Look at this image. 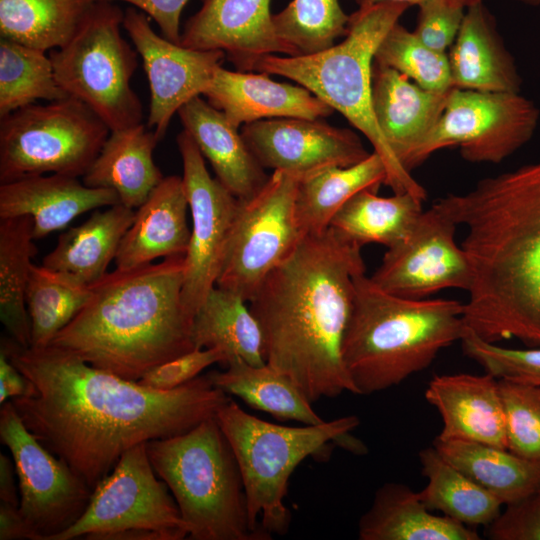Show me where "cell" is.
<instances>
[{"label": "cell", "instance_id": "5bb4252c", "mask_svg": "<svg viewBox=\"0 0 540 540\" xmlns=\"http://www.w3.org/2000/svg\"><path fill=\"white\" fill-rule=\"evenodd\" d=\"M0 440L15 465L20 511L52 540L81 517L92 488L27 429L11 400L1 404Z\"/></svg>", "mask_w": 540, "mask_h": 540}, {"label": "cell", "instance_id": "d590c367", "mask_svg": "<svg viewBox=\"0 0 540 540\" xmlns=\"http://www.w3.org/2000/svg\"><path fill=\"white\" fill-rule=\"evenodd\" d=\"M426 486L419 497L430 511H439L461 524L487 526L501 512V502L447 461L434 447L419 452Z\"/></svg>", "mask_w": 540, "mask_h": 540}, {"label": "cell", "instance_id": "7c38bea8", "mask_svg": "<svg viewBox=\"0 0 540 540\" xmlns=\"http://www.w3.org/2000/svg\"><path fill=\"white\" fill-rule=\"evenodd\" d=\"M539 109L520 92H481L452 88L440 119L413 153L411 172L431 154L458 146L463 159L500 163L526 144L539 121Z\"/></svg>", "mask_w": 540, "mask_h": 540}, {"label": "cell", "instance_id": "b9f144b4", "mask_svg": "<svg viewBox=\"0 0 540 540\" xmlns=\"http://www.w3.org/2000/svg\"><path fill=\"white\" fill-rule=\"evenodd\" d=\"M505 415L507 449L540 461V385L519 379H498Z\"/></svg>", "mask_w": 540, "mask_h": 540}, {"label": "cell", "instance_id": "9c48e42d", "mask_svg": "<svg viewBox=\"0 0 540 540\" xmlns=\"http://www.w3.org/2000/svg\"><path fill=\"white\" fill-rule=\"evenodd\" d=\"M124 11L101 1L76 34L49 52L61 88L93 110L110 128L142 123V103L131 87L138 52L122 37Z\"/></svg>", "mask_w": 540, "mask_h": 540}, {"label": "cell", "instance_id": "44dd1931", "mask_svg": "<svg viewBox=\"0 0 540 540\" xmlns=\"http://www.w3.org/2000/svg\"><path fill=\"white\" fill-rule=\"evenodd\" d=\"M120 203L113 189L88 187L68 175H33L0 183V219L30 216L34 240L64 229L85 212Z\"/></svg>", "mask_w": 540, "mask_h": 540}, {"label": "cell", "instance_id": "74e56055", "mask_svg": "<svg viewBox=\"0 0 540 540\" xmlns=\"http://www.w3.org/2000/svg\"><path fill=\"white\" fill-rule=\"evenodd\" d=\"M66 97L45 51L0 37V118L37 100Z\"/></svg>", "mask_w": 540, "mask_h": 540}, {"label": "cell", "instance_id": "277c9868", "mask_svg": "<svg viewBox=\"0 0 540 540\" xmlns=\"http://www.w3.org/2000/svg\"><path fill=\"white\" fill-rule=\"evenodd\" d=\"M185 255L107 272L49 345L121 378L138 381L195 348L184 305Z\"/></svg>", "mask_w": 540, "mask_h": 540}, {"label": "cell", "instance_id": "9a60e30c", "mask_svg": "<svg viewBox=\"0 0 540 540\" xmlns=\"http://www.w3.org/2000/svg\"><path fill=\"white\" fill-rule=\"evenodd\" d=\"M183 164V183L192 218L185 254L182 298L195 316L216 286L239 207V199L209 174L200 150L183 130L177 136Z\"/></svg>", "mask_w": 540, "mask_h": 540}, {"label": "cell", "instance_id": "db71d44e", "mask_svg": "<svg viewBox=\"0 0 540 540\" xmlns=\"http://www.w3.org/2000/svg\"><path fill=\"white\" fill-rule=\"evenodd\" d=\"M511 379H519V380H523V381H526V382H530V383L540 385V378H511Z\"/></svg>", "mask_w": 540, "mask_h": 540}, {"label": "cell", "instance_id": "8992f818", "mask_svg": "<svg viewBox=\"0 0 540 540\" xmlns=\"http://www.w3.org/2000/svg\"><path fill=\"white\" fill-rule=\"evenodd\" d=\"M410 6L385 2L359 7L350 15L344 40L319 53L260 57L252 71L289 78L340 112L362 132L382 158L394 193L409 192L423 201L426 191L397 160L386 143L372 107V65L375 51L390 28Z\"/></svg>", "mask_w": 540, "mask_h": 540}, {"label": "cell", "instance_id": "d6a6232c", "mask_svg": "<svg viewBox=\"0 0 540 540\" xmlns=\"http://www.w3.org/2000/svg\"><path fill=\"white\" fill-rule=\"evenodd\" d=\"M224 371H210L213 384L228 395H234L250 407L269 413L279 421H296L305 425L324 420L313 410L312 403L286 375L267 364L254 366L242 359H232Z\"/></svg>", "mask_w": 540, "mask_h": 540}, {"label": "cell", "instance_id": "c3c4849f", "mask_svg": "<svg viewBox=\"0 0 540 540\" xmlns=\"http://www.w3.org/2000/svg\"><path fill=\"white\" fill-rule=\"evenodd\" d=\"M44 540L19 506L0 501V540Z\"/></svg>", "mask_w": 540, "mask_h": 540}, {"label": "cell", "instance_id": "7bdbcfd3", "mask_svg": "<svg viewBox=\"0 0 540 540\" xmlns=\"http://www.w3.org/2000/svg\"><path fill=\"white\" fill-rule=\"evenodd\" d=\"M460 342L464 354L497 379L540 378V347H502L481 339L468 327Z\"/></svg>", "mask_w": 540, "mask_h": 540}, {"label": "cell", "instance_id": "ba28073f", "mask_svg": "<svg viewBox=\"0 0 540 540\" xmlns=\"http://www.w3.org/2000/svg\"><path fill=\"white\" fill-rule=\"evenodd\" d=\"M149 460L168 486L192 540H269L251 526L232 447L216 417L146 443Z\"/></svg>", "mask_w": 540, "mask_h": 540}, {"label": "cell", "instance_id": "d4e9b609", "mask_svg": "<svg viewBox=\"0 0 540 540\" xmlns=\"http://www.w3.org/2000/svg\"><path fill=\"white\" fill-rule=\"evenodd\" d=\"M177 113L184 130L210 162L216 178L234 196L246 200L262 189L269 175L223 112L196 96Z\"/></svg>", "mask_w": 540, "mask_h": 540}, {"label": "cell", "instance_id": "f6af8a7d", "mask_svg": "<svg viewBox=\"0 0 540 540\" xmlns=\"http://www.w3.org/2000/svg\"><path fill=\"white\" fill-rule=\"evenodd\" d=\"M226 354L218 348L194 349L148 371L138 382L157 390L175 389L215 363L225 365Z\"/></svg>", "mask_w": 540, "mask_h": 540}, {"label": "cell", "instance_id": "484cf974", "mask_svg": "<svg viewBox=\"0 0 540 540\" xmlns=\"http://www.w3.org/2000/svg\"><path fill=\"white\" fill-rule=\"evenodd\" d=\"M466 9L447 52L452 86L481 92H520V75L493 16L482 2Z\"/></svg>", "mask_w": 540, "mask_h": 540}, {"label": "cell", "instance_id": "816d5d0a", "mask_svg": "<svg viewBox=\"0 0 540 540\" xmlns=\"http://www.w3.org/2000/svg\"><path fill=\"white\" fill-rule=\"evenodd\" d=\"M354 1L359 5V7H368V6L385 3V2L404 3L409 6H412V5H419L424 0H354Z\"/></svg>", "mask_w": 540, "mask_h": 540}, {"label": "cell", "instance_id": "681fc988", "mask_svg": "<svg viewBox=\"0 0 540 540\" xmlns=\"http://www.w3.org/2000/svg\"><path fill=\"white\" fill-rule=\"evenodd\" d=\"M29 383L18 369L0 351V403L27 394Z\"/></svg>", "mask_w": 540, "mask_h": 540}, {"label": "cell", "instance_id": "4dcf8cb0", "mask_svg": "<svg viewBox=\"0 0 540 540\" xmlns=\"http://www.w3.org/2000/svg\"><path fill=\"white\" fill-rule=\"evenodd\" d=\"M433 446L504 506L540 490V461L472 441L436 438Z\"/></svg>", "mask_w": 540, "mask_h": 540}, {"label": "cell", "instance_id": "1f68e13d", "mask_svg": "<svg viewBox=\"0 0 540 540\" xmlns=\"http://www.w3.org/2000/svg\"><path fill=\"white\" fill-rule=\"evenodd\" d=\"M246 302L238 294L214 286L194 316L195 348H218L226 354V363L238 358L254 366L265 365L262 330Z\"/></svg>", "mask_w": 540, "mask_h": 540}, {"label": "cell", "instance_id": "836d02e7", "mask_svg": "<svg viewBox=\"0 0 540 540\" xmlns=\"http://www.w3.org/2000/svg\"><path fill=\"white\" fill-rule=\"evenodd\" d=\"M364 189L352 196L334 215L331 228L363 247L379 243L387 248L403 241L421 213L423 200L412 193L380 197Z\"/></svg>", "mask_w": 540, "mask_h": 540}, {"label": "cell", "instance_id": "52a82bcc", "mask_svg": "<svg viewBox=\"0 0 540 540\" xmlns=\"http://www.w3.org/2000/svg\"><path fill=\"white\" fill-rule=\"evenodd\" d=\"M216 419L237 459L247 497L251 526L283 536L291 524L285 504L290 476L308 457L330 456L332 446L365 455L366 445L351 432L356 415L319 424L285 426L257 418L230 399Z\"/></svg>", "mask_w": 540, "mask_h": 540}, {"label": "cell", "instance_id": "f907efd6", "mask_svg": "<svg viewBox=\"0 0 540 540\" xmlns=\"http://www.w3.org/2000/svg\"><path fill=\"white\" fill-rule=\"evenodd\" d=\"M16 470L12 457L0 454V501L19 506L16 489Z\"/></svg>", "mask_w": 540, "mask_h": 540}, {"label": "cell", "instance_id": "e575fe53", "mask_svg": "<svg viewBox=\"0 0 540 540\" xmlns=\"http://www.w3.org/2000/svg\"><path fill=\"white\" fill-rule=\"evenodd\" d=\"M103 0H0V37L36 48L65 45Z\"/></svg>", "mask_w": 540, "mask_h": 540}, {"label": "cell", "instance_id": "ffe728a7", "mask_svg": "<svg viewBox=\"0 0 540 540\" xmlns=\"http://www.w3.org/2000/svg\"><path fill=\"white\" fill-rule=\"evenodd\" d=\"M425 399L440 414L439 440H464L507 449L505 415L498 379L485 373L436 375Z\"/></svg>", "mask_w": 540, "mask_h": 540}, {"label": "cell", "instance_id": "6da1fadb", "mask_svg": "<svg viewBox=\"0 0 540 540\" xmlns=\"http://www.w3.org/2000/svg\"><path fill=\"white\" fill-rule=\"evenodd\" d=\"M1 349L29 383L11 399L27 429L92 489L130 448L185 433L216 417L231 398L209 374L157 390L48 345Z\"/></svg>", "mask_w": 540, "mask_h": 540}, {"label": "cell", "instance_id": "e0dca14e", "mask_svg": "<svg viewBox=\"0 0 540 540\" xmlns=\"http://www.w3.org/2000/svg\"><path fill=\"white\" fill-rule=\"evenodd\" d=\"M123 28L141 56L149 82L147 127L158 140L165 136L175 113L189 100L203 95L226 55L220 50H199L158 35L142 11L127 8Z\"/></svg>", "mask_w": 540, "mask_h": 540}, {"label": "cell", "instance_id": "f546056e", "mask_svg": "<svg viewBox=\"0 0 540 540\" xmlns=\"http://www.w3.org/2000/svg\"><path fill=\"white\" fill-rule=\"evenodd\" d=\"M386 179L385 164L375 151L357 164L326 167L303 176L295 198V215L302 234L325 231L352 196L364 189L377 191Z\"/></svg>", "mask_w": 540, "mask_h": 540}, {"label": "cell", "instance_id": "7402d4cb", "mask_svg": "<svg viewBox=\"0 0 540 540\" xmlns=\"http://www.w3.org/2000/svg\"><path fill=\"white\" fill-rule=\"evenodd\" d=\"M267 75L220 66L203 95L236 128L264 119H319L335 111L305 87L279 83Z\"/></svg>", "mask_w": 540, "mask_h": 540}, {"label": "cell", "instance_id": "bcb514c9", "mask_svg": "<svg viewBox=\"0 0 540 540\" xmlns=\"http://www.w3.org/2000/svg\"><path fill=\"white\" fill-rule=\"evenodd\" d=\"M491 540H540V490L505 505L487 526Z\"/></svg>", "mask_w": 540, "mask_h": 540}, {"label": "cell", "instance_id": "f1b7e54d", "mask_svg": "<svg viewBox=\"0 0 540 540\" xmlns=\"http://www.w3.org/2000/svg\"><path fill=\"white\" fill-rule=\"evenodd\" d=\"M134 219V209L121 203L96 211L63 232L41 265L90 286L107 273Z\"/></svg>", "mask_w": 540, "mask_h": 540}, {"label": "cell", "instance_id": "3957f363", "mask_svg": "<svg viewBox=\"0 0 540 540\" xmlns=\"http://www.w3.org/2000/svg\"><path fill=\"white\" fill-rule=\"evenodd\" d=\"M434 205L467 228L465 326L497 343L540 347V161L484 178Z\"/></svg>", "mask_w": 540, "mask_h": 540}, {"label": "cell", "instance_id": "5b68a950", "mask_svg": "<svg viewBox=\"0 0 540 540\" xmlns=\"http://www.w3.org/2000/svg\"><path fill=\"white\" fill-rule=\"evenodd\" d=\"M463 313L458 300L396 296L359 274L342 345L357 394L387 390L427 369L442 349L461 340Z\"/></svg>", "mask_w": 540, "mask_h": 540}, {"label": "cell", "instance_id": "4316f807", "mask_svg": "<svg viewBox=\"0 0 540 540\" xmlns=\"http://www.w3.org/2000/svg\"><path fill=\"white\" fill-rule=\"evenodd\" d=\"M360 540H480L475 528L430 511L408 485L386 482L358 522Z\"/></svg>", "mask_w": 540, "mask_h": 540}, {"label": "cell", "instance_id": "f35d334b", "mask_svg": "<svg viewBox=\"0 0 540 540\" xmlns=\"http://www.w3.org/2000/svg\"><path fill=\"white\" fill-rule=\"evenodd\" d=\"M90 296V286L32 264L25 292L31 324V346H48L77 315Z\"/></svg>", "mask_w": 540, "mask_h": 540}, {"label": "cell", "instance_id": "603a6c76", "mask_svg": "<svg viewBox=\"0 0 540 540\" xmlns=\"http://www.w3.org/2000/svg\"><path fill=\"white\" fill-rule=\"evenodd\" d=\"M449 92L424 89L398 71L373 60L375 119L386 143L407 171L413 153L440 119Z\"/></svg>", "mask_w": 540, "mask_h": 540}, {"label": "cell", "instance_id": "30bf717a", "mask_svg": "<svg viewBox=\"0 0 540 540\" xmlns=\"http://www.w3.org/2000/svg\"><path fill=\"white\" fill-rule=\"evenodd\" d=\"M110 132L71 96L20 108L0 118V183L46 173L82 177Z\"/></svg>", "mask_w": 540, "mask_h": 540}, {"label": "cell", "instance_id": "cb8c5ba5", "mask_svg": "<svg viewBox=\"0 0 540 540\" xmlns=\"http://www.w3.org/2000/svg\"><path fill=\"white\" fill-rule=\"evenodd\" d=\"M188 209L182 177H164L135 211L114 260L116 269H133L157 258L185 255L191 236Z\"/></svg>", "mask_w": 540, "mask_h": 540}, {"label": "cell", "instance_id": "ac0fdd59", "mask_svg": "<svg viewBox=\"0 0 540 540\" xmlns=\"http://www.w3.org/2000/svg\"><path fill=\"white\" fill-rule=\"evenodd\" d=\"M241 135L263 168L298 177L331 167H348L370 153L357 134L319 119L274 118L245 124Z\"/></svg>", "mask_w": 540, "mask_h": 540}, {"label": "cell", "instance_id": "83f0119b", "mask_svg": "<svg viewBox=\"0 0 540 540\" xmlns=\"http://www.w3.org/2000/svg\"><path fill=\"white\" fill-rule=\"evenodd\" d=\"M158 142L154 131L143 123L112 130L82 182L113 189L121 204L138 208L164 178L153 160Z\"/></svg>", "mask_w": 540, "mask_h": 540}, {"label": "cell", "instance_id": "4fadbf2b", "mask_svg": "<svg viewBox=\"0 0 540 540\" xmlns=\"http://www.w3.org/2000/svg\"><path fill=\"white\" fill-rule=\"evenodd\" d=\"M299 178L275 170L239 207L216 286L249 302L267 275L296 248L304 235L295 215Z\"/></svg>", "mask_w": 540, "mask_h": 540}, {"label": "cell", "instance_id": "60d3db41", "mask_svg": "<svg viewBox=\"0 0 540 540\" xmlns=\"http://www.w3.org/2000/svg\"><path fill=\"white\" fill-rule=\"evenodd\" d=\"M374 61L398 71L424 89L447 92L454 88L447 53L429 48L398 22L378 45Z\"/></svg>", "mask_w": 540, "mask_h": 540}, {"label": "cell", "instance_id": "ee69618b", "mask_svg": "<svg viewBox=\"0 0 540 540\" xmlns=\"http://www.w3.org/2000/svg\"><path fill=\"white\" fill-rule=\"evenodd\" d=\"M419 6V14L414 34L429 48L447 53L460 30L465 8L454 5L449 0H424Z\"/></svg>", "mask_w": 540, "mask_h": 540}, {"label": "cell", "instance_id": "2e32d148", "mask_svg": "<svg viewBox=\"0 0 540 540\" xmlns=\"http://www.w3.org/2000/svg\"><path fill=\"white\" fill-rule=\"evenodd\" d=\"M456 227L433 204L403 241L388 248L370 279L385 292L408 299H425L449 288L468 291L472 268L455 242Z\"/></svg>", "mask_w": 540, "mask_h": 540}, {"label": "cell", "instance_id": "f5cc1de1", "mask_svg": "<svg viewBox=\"0 0 540 540\" xmlns=\"http://www.w3.org/2000/svg\"><path fill=\"white\" fill-rule=\"evenodd\" d=\"M449 1L453 3L454 5H457L463 8H468L470 6H473L482 2V0H449ZM515 1L521 2L529 6L540 5V0H515Z\"/></svg>", "mask_w": 540, "mask_h": 540}, {"label": "cell", "instance_id": "d6986e66", "mask_svg": "<svg viewBox=\"0 0 540 540\" xmlns=\"http://www.w3.org/2000/svg\"><path fill=\"white\" fill-rule=\"evenodd\" d=\"M186 22L180 44L220 50L238 71H252L268 54L283 53L273 29L270 0H201Z\"/></svg>", "mask_w": 540, "mask_h": 540}, {"label": "cell", "instance_id": "8fae6325", "mask_svg": "<svg viewBox=\"0 0 540 540\" xmlns=\"http://www.w3.org/2000/svg\"><path fill=\"white\" fill-rule=\"evenodd\" d=\"M169 491L146 443L136 445L95 485L81 517L52 540H182L188 526Z\"/></svg>", "mask_w": 540, "mask_h": 540}, {"label": "cell", "instance_id": "7a4b0ae2", "mask_svg": "<svg viewBox=\"0 0 540 540\" xmlns=\"http://www.w3.org/2000/svg\"><path fill=\"white\" fill-rule=\"evenodd\" d=\"M361 248L331 227L305 235L249 301L266 364L289 377L311 403L357 394L342 345L355 279L366 272Z\"/></svg>", "mask_w": 540, "mask_h": 540}, {"label": "cell", "instance_id": "8d00e7d4", "mask_svg": "<svg viewBox=\"0 0 540 540\" xmlns=\"http://www.w3.org/2000/svg\"><path fill=\"white\" fill-rule=\"evenodd\" d=\"M37 252L30 216L0 219V320L9 337L23 347L31 346L25 292Z\"/></svg>", "mask_w": 540, "mask_h": 540}, {"label": "cell", "instance_id": "ab89813d", "mask_svg": "<svg viewBox=\"0 0 540 540\" xmlns=\"http://www.w3.org/2000/svg\"><path fill=\"white\" fill-rule=\"evenodd\" d=\"M349 18L338 0H292L272 14L275 36L287 56L319 53L347 34Z\"/></svg>", "mask_w": 540, "mask_h": 540}, {"label": "cell", "instance_id": "7dc6e473", "mask_svg": "<svg viewBox=\"0 0 540 540\" xmlns=\"http://www.w3.org/2000/svg\"><path fill=\"white\" fill-rule=\"evenodd\" d=\"M126 2L144 12L160 28L163 37L180 44V18L188 0H103Z\"/></svg>", "mask_w": 540, "mask_h": 540}]
</instances>
